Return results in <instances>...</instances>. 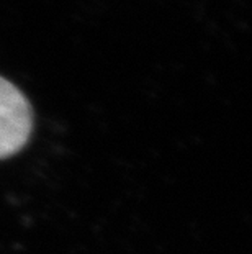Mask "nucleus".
Returning a JSON list of instances; mask_svg holds the SVG:
<instances>
[{
	"mask_svg": "<svg viewBox=\"0 0 252 254\" xmlns=\"http://www.w3.org/2000/svg\"><path fill=\"white\" fill-rule=\"evenodd\" d=\"M33 129V109L12 82L0 75V159L17 154Z\"/></svg>",
	"mask_w": 252,
	"mask_h": 254,
	"instance_id": "nucleus-1",
	"label": "nucleus"
}]
</instances>
